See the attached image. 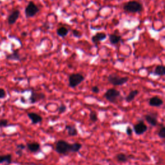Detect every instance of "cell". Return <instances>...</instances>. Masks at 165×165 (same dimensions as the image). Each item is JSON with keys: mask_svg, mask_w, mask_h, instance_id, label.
<instances>
[{"mask_svg": "<svg viewBox=\"0 0 165 165\" xmlns=\"http://www.w3.org/2000/svg\"><path fill=\"white\" fill-rule=\"evenodd\" d=\"M66 106L65 105H64V104H62V105H61L58 109V112L59 114H63L65 113L66 111Z\"/></svg>", "mask_w": 165, "mask_h": 165, "instance_id": "cell-27", "label": "cell"}, {"mask_svg": "<svg viewBox=\"0 0 165 165\" xmlns=\"http://www.w3.org/2000/svg\"><path fill=\"white\" fill-rule=\"evenodd\" d=\"M82 148V144L79 143H74L70 144V152H78Z\"/></svg>", "mask_w": 165, "mask_h": 165, "instance_id": "cell-23", "label": "cell"}, {"mask_svg": "<svg viewBox=\"0 0 165 165\" xmlns=\"http://www.w3.org/2000/svg\"><path fill=\"white\" fill-rule=\"evenodd\" d=\"M1 112H2V108L0 107V113H1Z\"/></svg>", "mask_w": 165, "mask_h": 165, "instance_id": "cell-35", "label": "cell"}, {"mask_svg": "<svg viewBox=\"0 0 165 165\" xmlns=\"http://www.w3.org/2000/svg\"><path fill=\"white\" fill-rule=\"evenodd\" d=\"M139 94V91L138 90H132L128 94V96L125 97V101L127 103H131L135 99L136 97L138 96Z\"/></svg>", "mask_w": 165, "mask_h": 165, "instance_id": "cell-16", "label": "cell"}, {"mask_svg": "<svg viewBox=\"0 0 165 165\" xmlns=\"http://www.w3.org/2000/svg\"><path fill=\"white\" fill-rule=\"evenodd\" d=\"M6 59L9 61H16V62H20L21 60V56L18 50L14 51L13 53L7 55L6 56Z\"/></svg>", "mask_w": 165, "mask_h": 165, "instance_id": "cell-14", "label": "cell"}, {"mask_svg": "<svg viewBox=\"0 0 165 165\" xmlns=\"http://www.w3.org/2000/svg\"><path fill=\"white\" fill-rule=\"evenodd\" d=\"M91 90L92 92L95 93V94H98L99 92H100V90H99V88L97 87V86H94L92 87L91 88Z\"/></svg>", "mask_w": 165, "mask_h": 165, "instance_id": "cell-32", "label": "cell"}, {"mask_svg": "<svg viewBox=\"0 0 165 165\" xmlns=\"http://www.w3.org/2000/svg\"><path fill=\"white\" fill-rule=\"evenodd\" d=\"M55 150L59 154L66 155L70 152V144L66 141L59 140L56 144Z\"/></svg>", "mask_w": 165, "mask_h": 165, "instance_id": "cell-2", "label": "cell"}, {"mask_svg": "<svg viewBox=\"0 0 165 165\" xmlns=\"http://www.w3.org/2000/svg\"><path fill=\"white\" fill-rule=\"evenodd\" d=\"M39 12V9L33 2H30L25 10V14L27 18L35 16Z\"/></svg>", "mask_w": 165, "mask_h": 165, "instance_id": "cell-6", "label": "cell"}, {"mask_svg": "<svg viewBox=\"0 0 165 165\" xmlns=\"http://www.w3.org/2000/svg\"><path fill=\"white\" fill-rule=\"evenodd\" d=\"M157 117H158L157 113L150 112V113H148V114L145 115L144 119L146 121V122H147V123L150 124L151 126H156L158 124Z\"/></svg>", "mask_w": 165, "mask_h": 165, "instance_id": "cell-8", "label": "cell"}, {"mask_svg": "<svg viewBox=\"0 0 165 165\" xmlns=\"http://www.w3.org/2000/svg\"><path fill=\"white\" fill-rule=\"evenodd\" d=\"M133 131L137 135H142L148 130V126L144 124L143 120H139L137 123L134 125L133 126Z\"/></svg>", "mask_w": 165, "mask_h": 165, "instance_id": "cell-7", "label": "cell"}, {"mask_svg": "<svg viewBox=\"0 0 165 165\" xmlns=\"http://www.w3.org/2000/svg\"><path fill=\"white\" fill-rule=\"evenodd\" d=\"M157 135L161 139H163L165 138V126L164 125H161V127L160 128V129L159 130Z\"/></svg>", "mask_w": 165, "mask_h": 165, "instance_id": "cell-25", "label": "cell"}, {"mask_svg": "<svg viewBox=\"0 0 165 165\" xmlns=\"http://www.w3.org/2000/svg\"><path fill=\"white\" fill-rule=\"evenodd\" d=\"M90 119L93 122V123H96L98 121V118H97V115L96 112L91 111L90 113Z\"/></svg>", "mask_w": 165, "mask_h": 165, "instance_id": "cell-26", "label": "cell"}, {"mask_svg": "<svg viewBox=\"0 0 165 165\" xmlns=\"http://www.w3.org/2000/svg\"><path fill=\"white\" fill-rule=\"evenodd\" d=\"M0 45H1V42H0Z\"/></svg>", "mask_w": 165, "mask_h": 165, "instance_id": "cell-36", "label": "cell"}, {"mask_svg": "<svg viewBox=\"0 0 165 165\" xmlns=\"http://www.w3.org/2000/svg\"><path fill=\"white\" fill-rule=\"evenodd\" d=\"M126 134L128 136H131L132 135V133H133V130L131 128V127L130 126H128L126 127Z\"/></svg>", "mask_w": 165, "mask_h": 165, "instance_id": "cell-31", "label": "cell"}, {"mask_svg": "<svg viewBox=\"0 0 165 165\" xmlns=\"http://www.w3.org/2000/svg\"><path fill=\"white\" fill-rule=\"evenodd\" d=\"M129 80L128 77H121L115 74H110L108 77V81L114 86H121Z\"/></svg>", "mask_w": 165, "mask_h": 165, "instance_id": "cell-3", "label": "cell"}, {"mask_svg": "<svg viewBox=\"0 0 165 165\" xmlns=\"http://www.w3.org/2000/svg\"><path fill=\"white\" fill-rule=\"evenodd\" d=\"M26 146L23 144H19L16 145V154L18 156H21L23 155V151L25 149Z\"/></svg>", "mask_w": 165, "mask_h": 165, "instance_id": "cell-24", "label": "cell"}, {"mask_svg": "<svg viewBox=\"0 0 165 165\" xmlns=\"http://www.w3.org/2000/svg\"><path fill=\"white\" fill-rule=\"evenodd\" d=\"M105 2H111V1H113V0H105Z\"/></svg>", "mask_w": 165, "mask_h": 165, "instance_id": "cell-34", "label": "cell"}, {"mask_svg": "<svg viewBox=\"0 0 165 165\" xmlns=\"http://www.w3.org/2000/svg\"><path fill=\"white\" fill-rule=\"evenodd\" d=\"M20 16V11L19 10H14L7 17V22L9 25H13L17 21Z\"/></svg>", "mask_w": 165, "mask_h": 165, "instance_id": "cell-10", "label": "cell"}, {"mask_svg": "<svg viewBox=\"0 0 165 165\" xmlns=\"http://www.w3.org/2000/svg\"><path fill=\"white\" fill-rule=\"evenodd\" d=\"M27 116L28 118L32 121V124L37 125L43 121V118L40 115L36 112H28Z\"/></svg>", "mask_w": 165, "mask_h": 165, "instance_id": "cell-11", "label": "cell"}, {"mask_svg": "<svg viewBox=\"0 0 165 165\" xmlns=\"http://www.w3.org/2000/svg\"><path fill=\"white\" fill-rule=\"evenodd\" d=\"M121 96L120 91L115 88H110L106 91L104 94V97L110 103H115L117 102L119 97Z\"/></svg>", "mask_w": 165, "mask_h": 165, "instance_id": "cell-4", "label": "cell"}, {"mask_svg": "<svg viewBox=\"0 0 165 165\" xmlns=\"http://www.w3.org/2000/svg\"><path fill=\"white\" fill-rule=\"evenodd\" d=\"M143 9V5L137 1H130L123 6V9L130 13H140L142 11Z\"/></svg>", "mask_w": 165, "mask_h": 165, "instance_id": "cell-1", "label": "cell"}, {"mask_svg": "<svg viewBox=\"0 0 165 165\" xmlns=\"http://www.w3.org/2000/svg\"><path fill=\"white\" fill-rule=\"evenodd\" d=\"M45 94L42 92H32L31 95L29 97V101L30 103L35 104L40 101L41 100L44 99L45 98Z\"/></svg>", "mask_w": 165, "mask_h": 165, "instance_id": "cell-9", "label": "cell"}, {"mask_svg": "<svg viewBox=\"0 0 165 165\" xmlns=\"http://www.w3.org/2000/svg\"><path fill=\"white\" fill-rule=\"evenodd\" d=\"M27 147L28 150L32 153H36L40 150V144L37 142L28 143L27 144Z\"/></svg>", "mask_w": 165, "mask_h": 165, "instance_id": "cell-15", "label": "cell"}, {"mask_svg": "<svg viewBox=\"0 0 165 165\" xmlns=\"http://www.w3.org/2000/svg\"><path fill=\"white\" fill-rule=\"evenodd\" d=\"M154 74L157 76H163L165 75V67L164 65H157L154 71Z\"/></svg>", "mask_w": 165, "mask_h": 165, "instance_id": "cell-19", "label": "cell"}, {"mask_svg": "<svg viewBox=\"0 0 165 165\" xmlns=\"http://www.w3.org/2000/svg\"><path fill=\"white\" fill-rule=\"evenodd\" d=\"M13 156L11 154H7L5 156H1L0 155V164H11L13 162Z\"/></svg>", "mask_w": 165, "mask_h": 165, "instance_id": "cell-20", "label": "cell"}, {"mask_svg": "<svg viewBox=\"0 0 165 165\" xmlns=\"http://www.w3.org/2000/svg\"><path fill=\"white\" fill-rule=\"evenodd\" d=\"M56 33L59 36H60V37L65 38V36L69 34V29L64 27H60L57 30Z\"/></svg>", "mask_w": 165, "mask_h": 165, "instance_id": "cell-22", "label": "cell"}, {"mask_svg": "<svg viewBox=\"0 0 165 165\" xmlns=\"http://www.w3.org/2000/svg\"><path fill=\"white\" fill-rule=\"evenodd\" d=\"M6 96H7V92H6V91L3 88H0V99H5Z\"/></svg>", "mask_w": 165, "mask_h": 165, "instance_id": "cell-29", "label": "cell"}, {"mask_svg": "<svg viewBox=\"0 0 165 165\" xmlns=\"http://www.w3.org/2000/svg\"><path fill=\"white\" fill-rule=\"evenodd\" d=\"M84 80V77L81 74H72L69 77V87L74 88Z\"/></svg>", "mask_w": 165, "mask_h": 165, "instance_id": "cell-5", "label": "cell"}, {"mask_svg": "<svg viewBox=\"0 0 165 165\" xmlns=\"http://www.w3.org/2000/svg\"><path fill=\"white\" fill-rule=\"evenodd\" d=\"M27 35V33H26V32H23V33H22V36H26Z\"/></svg>", "mask_w": 165, "mask_h": 165, "instance_id": "cell-33", "label": "cell"}, {"mask_svg": "<svg viewBox=\"0 0 165 165\" xmlns=\"http://www.w3.org/2000/svg\"><path fill=\"white\" fill-rule=\"evenodd\" d=\"M122 38L121 36L116 35L115 34H111L109 35V41L112 45H116L119 43L121 41Z\"/></svg>", "mask_w": 165, "mask_h": 165, "instance_id": "cell-18", "label": "cell"}, {"mask_svg": "<svg viewBox=\"0 0 165 165\" xmlns=\"http://www.w3.org/2000/svg\"><path fill=\"white\" fill-rule=\"evenodd\" d=\"M115 159L119 163H126L128 161V157L123 153H119L115 156Z\"/></svg>", "mask_w": 165, "mask_h": 165, "instance_id": "cell-21", "label": "cell"}, {"mask_svg": "<svg viewBox=\"0 0 165 165\" xmlns=\"http://www.w3.org/2000/svg\"><path fill=\"white\" fill-rule=\"evenodd\" d=\"M163 100L158 96H154L148 101L149 105L154 107H159L163 105Z\"/></svg>", "mask_w": 165, "mask_h": 165, "instance_id": "cell-12", "label": "cell"}, {"mask_svg": "<svg viewBox=\"0 0 165 165\" xmlns=\"http://www.w3.org/2000/svg\"><path fill=\"white\" fill-rule=\"evenodd\" d=\"M65 130L68 132V135L69 136H77L78 132L76 129V128L74 125H65Z\"/></svg>", "mask_w": 165, "mask_h": 165, "instance_id": "cell-17", "label": "cell"}, {"mask_svg": "<svg viewBox=\"0 0 165 165\" xmlns=\"http://www.w3.org/2000/svg\"><path fill=\"white\" fill-rule=\"evenodd\" d=\"M107 38V36L104 32H97L94 36L92 37V41L93 43L97 44L99 42L105 40Z\"/></svg>", "mask_w": 165, "mask_h": 165, "instance_id": "cell-13", "label": "cell"}, {"mask_svg": "<svg viewBox=\"0 0 165 165\" xmlns=\"http://www.w3.org/2000/svg\"><path fill=\"white\" fill-rule=\"evenodd\" d=\"M72 34L74 37H76V38H81V33L77 30H73Z\"/></svg>", "mask_w": 165, "mask_h": 165, "instance_id": "cell-30", "label": "cell"}, {"mask_svg": "<svg viewBox=\"0 0 165 165\" xmlns=\"http://www.w3.org/2000/svg\"><path fill=\"white\" fill-rule=\"evenodd\" d=\"M9 126V121L7 119H1L0 120V127L1 128H4L7 127Z\"/></svg>", "mask_w": 165, "mask_h": 165, "instance_id": "cell-28", "label": "cell"}]
</instances>
